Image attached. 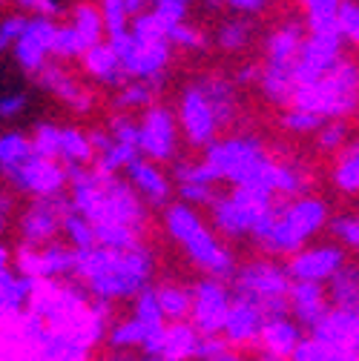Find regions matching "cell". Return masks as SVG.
I'll return each mask as SVG.
<instances>
[{"mask_svg": "<svg viewBox=\"0 0 359 361\" xmlns=\"http://www.w3.org/2000/svg\"><path fill=\"white\" fill-rule=\"evenodd\" d=\"M204 164L216 180H233L236 187L261 190L276 195L279 164L261 149L256 138H230L207 147Z\"/></svg>", "mask_w": 359, "mask_h": 361, "instance_id": "obj_1", "label": "cell"}, {"mask_svg": "<svg viewBox=\"0 0 359 361\" xmlns=\"http://www.w3.org/2000/svg\"><path fill=\"white\" fill-rule=\"evenodd\" d=\"M356 80H359L356 66L342 61L336 69H331L317 83L293 89L290 104H293V109L319 115L322 121L353 115V109H356Z\"/></svg>", "mask_w": 359, "mask_h": 361, "instance_id": "obj_2", "label": "cell"}, {"mask_svg": "<svg viewBox=\"0 0 359 361\" xmlns=\"http://www.w3.org/2000/svg\"><path fill=\"white\" fill-rule=\"evenodd\" d=\"M342 63V37L336 32H310L296 52V61L290 66L293 89L317 83L331 69Z\"/></svg>", "mask_w": 359, "mask_h": 361, "instance_id": "obj_3", "label": "cell"}, {"mask_svg": "<svg viewBox=\"0 0 359 361\" xmlns=\"http://www.w3.org/2000/svg\"><path fill=\"white\" fill-rule=\"evenodd\" d=\"M110 49L115 52L121 72L139 80H161L164 66L170 63V43L158 40V43H139L132 40L129 29L124 35L110 37Z\"/></svg>", "mask_w": 359, "mask_h": 361, "instance_id": "obj_4", "label": "cell"}, {"mask_svg": "<svg viewBox=\"0 0 359 361\" xmlns=\"http://www.w3.org/2000/svg\"><path fill=\"white\" fill-rule=\"evenodd\" d=\"M18 190H26V192H35L37 198H49V195H58L61 187L66 184V175H64V166L55 164V161H47V158H37L32 155L26 164H20L15 172L6 175Z\"/></svg>", "mask_w": 359, "mask_h": 361, "instance_id": "obj_5", "label": "cell"}, {"mask_svg": "<svg viewBox=\"0 0 359 361\" xmlns=\"http://www.w3.org/2000/svg\"><path fill=\"white\" fill-rule=\"evenodd\" d=\"M66 212H72V204H69L66 195L58 192V195H49V198H40L20 221L26 244H40V241L52 238Z\"/></svg>", "mask_w": 359, "mask_h": 361, "instance_id": "obj_6", "label": "cell"}, {"mask_svg": "<svg viewBox=\"0 0 359 361\" xmlns=\"http://www.w3.org/2000/svg\"><path fill=\"white\" fill-rule=\"evenodd\" d=\"M141 138H139V152H144L153 161H167L175 152V123L172 115L161 106L147 109L141 121Z\"/></svg>", "mask_w": 359, "mask_h": 361, "instance_id": "obj_7", "label": "cell"}, {"mask_svg": "<svg viewBox=\"0 0 359 361\" xmlns=\"http://www.w3.org/2000/svg\"><path fill=\"white\" fill-rule=\"evenodd\" d=\"M55 23L49 18H32L23 26V35L15 40V55L26 72H37L47 63V55L52 49V37H55Z\"/></svg>", "mask_w": 359, "mask_h": 361, "instance_id": "obj_8", "label": "cell"}, {"mask_svg": "<svg viewBox=\"0 0 359 361\" xmlns=\"http://www.w3.org/2000/svg\"><path fill=\"white\" fill-rule=\"evenodd\" d=\"M345 264V252L336 247H319V250H307L293 255L290 261V276L296 281L305 284H322L328 279H334L336 273H342Z\"/></svg>", "mask_w": 359, "mask_h": 361, "instance_id": "obj_9", "label": "cell"}, {"mask_svg": "<svg viewBox=\"0 0 359 361\" xmlns=\"http://www.w3.org/2000/svg\"><path fill=\"white\" fill-rule=\"evenodd\" d=\"M182 123H184L190 144H196V147H210L213 144L216 121H213V112H210L199 86H190L184 92V98H182Z\"/></svg>", "mask_w": 359, "mask_h": 361, "instance_id": "obj_10", "label": "cell"}, {"mask_svg": "<svg viewBox=\"0 0 359 361\" xmlns=\"http://www.w3.org/2000/svg\"><path fill=\"white\" fill-rule=\"evenodd\" d=\"M35 75H37V80H40L43 89H49L52 95H58V98H61L64 104H69L72 109H78V112H89V109H93V95L83 92V89H81L61 66L43 63Z\"/></svg>", "mask_w": 359, "mask_h": 361, "instance_id": "obj_11", "label": "cell"}, {"mask_svg": "<svg viewBox=\"0 0 359 361\" xmlns=\"http://www.w3.org/2000/svg\"><path fill=\"white\" fill-rule=\"evenodd\" d=\"M184 247H187V252L193 255V261L201 264L207 273H213V276H218V279H224V276H230V273H233V261H230V255L224 252V250L218 247V241L204 230V224H201V227L184 241Z\"/></svg>", "mask_w": 359, "mask_h": 361, "instance_id": "obj_12", "label": "cell"}, {"mask_svg": "<svg viewBox=\"0 0 359 361\" xmlns=\"http://www.w3.org/2000/svg\"><path fill=\"white\" fill-rule=\"evenodd\" d=\"M201 89V95L213 112V121H216V129L221 126H228L233 121V112H236V98H233V86L230 80H224V78H207L199 83Z\"/></svg>", "mask_w": 359, "mask_h": 361, "instance_id": "obj_13", "label": "cell"}, {"mask_svg": "<svg viewBox=\"0 0 359 361\" xmlns=\"http://www.w3.org/2000/svg\"><path fill=\"white\" fill-rule=\"evenodd\" d=\"M305 40V29L299 23H288L267 40V66H293L296 52Z\"/></svg>", "mask_w": 359, "mask_h": 361, "instance_id": "obj_14", "label": "cell"}, {"mask_svg": "<svg viewBox=\"0 0 359 361\" xmlns=\"http://www.w3.org/2000/svg\"><path fill=\"white\" fill-rule=\"evenodd\" d=\"M126 172H129V180H132V184L139 187V192H144L153 204H164V201H167V195H170V184H167V178H164V172H161L158 166H153V164L136 158V161L126 166Z\"/></svg>", "mask_w": 359, "mask_h": 361, "instance_id": "obj_15", "label": "cell"}, {"mask_svg": "<svg viewBox=\"0 0 359 361\" xmlns=\"http://www.w3.org/2000/svg\"><path fill=\"white\" fill-rule=\"evenodd\" d=\"M83 66L89 75H95L98 80L104 83H124V72H121V63L115 58V52L110 49V43H95L93 49H86L83 52Z\"/></svg>", "mask_w": 359, "mask_h": 361, "instance_id": "obj_16", "label": "cell"}, {"mask_svg": "<svg viewBox=\"0 0 359 361\" xmlns=\"http://www.w3.org/2000/svg\"><path fill=\"white\" fill-rule=\"evenodd\" d=\"M78 40H81V49H93L95 43H101V35H104V23H101V15L93 4H78L75 12H72V26H69Z\"/></svg>", "mask_w": 359, "mask_h": 361, "instance_id": "obj_17", "label": "cell"}, {"mask_svg": "<svg viewBox=\"0 0 359 361\" xmlns=\"http://www.w3.org/2000/svg\"><path fill=\"white\" fill-rule=\"evenodd\" d=\"M32 144L26 135L20 132H9V135H0V172L9 175L15 172L20 164H26L32 158Z\"/></svg>", "mask_w": 359, "mask_h": 361, "instance_id": "obj_18", "label": "cell"}, {"mask_svg": "<svg viewBox=\"0 0 359 361\" xmlns=\"http://www.w3.org/2000/svg\"><path fill=\"white\" fill-rule=\"evenodd\" d=\"M261 89L264 95L276 101V104H290V95H293V78H290V66H267L261 75Z\"/></svg>", "mask_w": 359, "mask_h": 361, "instance_id": "obj_19", "label": "cell"}, {"mask_svg": "<svg viewBox=\"0 0 359 361\" xmlns=\"http://www.w3.org/2000/svg\"><path fill=\"white\" fill-rule=\"evenodd\" d=\"M58 158H64L66 164L86 166L89 161H93V147H89V138L83 132H78V129H61Z\"/></svg>", "mask_w": 359, "mask_h": 361, "instance_id": "obj_20", "label": "cell"}, {"mask_svg": "<svg viewBox=\"0 0 359 361\" xmlns=\"http://www.w3.org/2000/svg\"><path fill=\"white\" fill-rule=\"evenodd\" d=\"M302 4L307 9L310 32H336V9L342 0H302Z\"/></svg>", "mask_w": 359, "mask_h": 361, "instance_id": "obj_21", "label": "cell"}, {"mask_svg": "<svg viewBox=\"0 0 359 361\" xmlns=\"http://www.w3.org/2000/svg\"><path fill=\"white\" fill-rule=\"evenodd\" d=\"M199 227H201V221H199V215H196L190 207L175 204V207L167 209V230L172 233V238H178L182 244H184Z\"/></svg>", "mask_w": 359, "mask_h": 361, "instance_id": "obj_22", "label": "cell"}, {"mask_svg": "<svg viewBox=\"0 0 359 361\" xmlns=\"http://www.w3.org/2000/svg\"><path fill=\"white\" fill-rule=\"evenodd\" d=\"M334 178H336V187L342 192H356L359 190V149L356 147H348V152H342Z\"/></svg>", "mask_w": 359, "mask_h": 361, "instance_id": "obj_23", "label": "cell"}, {"mask_svg": "<svg viewBox=\"0 0 359 361\" xmlns=\"http://www.w3.org/2000/svg\"><path fill=\"white\" fill-rule=\"evenodd\" d=\"M164 80V78H161ZM161 80H139L121 89V95L115 98L118 106H147L153 101V95L161 89Z\"/></svg>", "mask_w": 359, "mask_h": 361, "instance_id": "obj_24", "label": "cell"}, {"mask_svg": "<svg viewBox=\"0 0 359 361\" xmlns=\"http://www.w3.org/2000/svg\"><path fill=\"white\" fill-rule=\"evenodd\" d=\"M61 227L69 233V238H72V244L78 247V252L93 250V244H95L93 224H89L83 215H78V212H66V215H64V221H61Z\"/></svg>", "mask_w": 359, "mask_h": 361, "instance_id": "obj_25", "label": "cell"}, {"mask_svg": "<svg viewBox=\"0 0 359 361\" xmlns=\"http://www.w3.org/2000/svg\"><path fill=\"white\" fill-rule=\"evenodd\" d=\"M58 141H61V129L49 126V123H40L35 129V138H29L32 152L47 161H58Z\"/></svg>", "mask_w": 359, "mask_h": 361, "instance_id": "obj_26", "label": "cell"}, {"mask_svg": "<svg viewBox=\"0 0 359 361\" xmlns=\"http://www.w3.org/2000/svg\"><path fill=\"white\" fill-rule=\"evenodd\" d=\"M155 304H158V312H161V315H172V319H182V315L193 307L190 295H187L184 290H178V287H164V290H158Z\"/></svg>", "mask_w": 359, "mask_h": 361, "instance_id": "obj_27", "label": "cell"}, {"mask_svg": "<svg viewBox=\"0 0 359 361\" xmlns=\"http://www.w3.org/2000/svg\"><path fill=\"white\" fill-rule=\"evenodd\" d=\"M101 23H104V32L110 37L115 35H124L126 32V23H129V15H126V6L124 0H101Z\"/></svg>", "mask_w": 359, "mask_h": 361, "instance_id": "obj_28", "label": "cell"}, {"mask_svg": "<svg viewBox=\"0 0 359 361\" xmlns=\"http://www.w3.org/2000/svg\"><path fill=\"white\" fill-rule=\"evenodd\" d=\"M129 35H132V40H139V43H158V40H167V29L158 23V18H155L153 12L136 15V23H132Z\"/></svg>", "mask_w": 359, "mask_h": 361, "instance_id": "obj_29", "label": "cell"}, {"mask_svg": "<svg viewBox=\"0 0 359 361\" xmlns=\"http://www.w3.org/2000/svg\"><path fill=\"white\" fill-rule=\"evenodd\" d=\"M136 158H139V149H136V147H124V144H115V141H112V147H110L107 152H101V158H98L95 166H98L101 172L115 175V169H126Z\"/></svg>", "mask_w": 359, "mask_h": 361, "instance_id": "obj_30", "label": "cell"}, {"mask_svg": "<svg viewBox=\"0 0 359 361\" xmlns=\"http://www.w3.org/2000/svg\"><path fill=\"white\" fill-rule=\"evenodd\" d=\"M336 32L339 37L356 43L359 37V6H356V0H342L339 9H336Z\"/></svg>", "mask_w": 359, "mask_h": 361, "instance_id": "obj_31", "label": "cell"}, {"mask_svg": "<svg viewBox=\"0 0 359 361\" xmlns=\"http://www.w3.org/2000/svg\"><path fill=\"white\" fill-rule=\"evenodd\" d=\"M187 6H190V0H155L153 15H155L158 23L170 32L172 26L184 23V18H187Z\"/></svg>", "mask_w": 359, "mask_h": 361, "instance_id": "obj_32", "label": "cell"}, {"mask_svg": "<svg viewBox=\"0 0 359 361\" xmlns=\"http://www.w3.org/2000/svg\"><path fill=\"white\" fill-rule=\"evenodd\" d=\"M218 43H221V49H245L250 43V23L245 20L224 23L218 32Z\"/></svg>", "mask_w": 359, "mask_h": 361, "instance_id": "obj_33", "label": "cell"}, {"mask_svg": "<svg viewBox=\"0 0 359 361\" xmlns=\"http://www.w3.org/2000/svg\"><path fill=\"white\" fill-rule=\"evenodd\" d=\"M49 55H58V58H78V55H83L81 40H78V35H75L69 26H58V29H55Z\"/></svg>", "mask_w": 359, "mask_h": 361, "instance_id": "obj_34", "label": "cell"}, {"mask_svg": "<svg viewBox=\"0 0 359 361\" xmlns=\"http://www.w3.org/2000/svg\"><path fill=\"white\" fill-rule=\"evenodd\" d=\"M139 138H141V129H139V123L132 121L129 115H115L112 118V141L115 144L139 149Z\"/></svg>", "mask_w": 359, "mask_h": 361, "instance_id": "obj_35", "label": "cell"}, {"mask_svg": "<svg viewBox=\"0 0 359 361\" xmlns=\"http://www.w3.org/2000/svg\"><path fill=\"white\" fill-rule=\"evenodd\" d=\"M167 43H175V47H184V49H204L207 37L196 29V26H187V23H178L167 32Z\"/></svg>", "mask_w": 359, "mask_h": 361, "instance_id": "obj_36", "label": "cell"}, {"mask_svg": "<svg viewBox=\"0 0 359 361\" xmlns=\"http://www.w3.org/2000/svg\"><path fill=\"white\" fill-rule=\"evenodd\" d=\"M285 129L290 132H310V129H322V118L319 115H310V112H302V109H290L285 118H282Z\"/></svg>", "mask_w": 359, "mask_h": 361, "instance_id": "obj_37", "label": "cell"}, {"mask_svg": "<svg viewBox=\"0 0 359 361\" xmlns=\"http://www.w3.org/2000/svg\"><path fill=\"white\" fill-rule=\"evenodd\" d=\"M345 135H348V129H345L342 121L322 123V129H319V147H322V149H336V147H342Z\"/></svg>", "mask_w": 359, "mask_h": 361, "instance_id": "obj_38", "label": "cell"}, {"mask_svg": "<svg viewBox=\"0 0 359 361\" xmlns=\"http://www.w3.org/2000/svg\"><path fill=\"white\" fill-rule=\"evenodd\" d=\"M23 26H26V20L23 18H6L4 23H0V47H12V43L23 35Z\"/></svg>", "mask_w": 359, "mask_h": 361, "instance_id": "obj_39", "label": "cell"}, {"mask_svg": "<svg viewBox=\"0 0 359 361\" xmlns=\"http://www.w3.org/2000/svg\"><path fill=\"white\" fill-rule=\"evenodd\" d=\"M182 198L190 201V204H210L213 201V187L207 184H182Z\"/></svg>", "mask_w": 359, "mask_h": 361, "instance_id": "obj_40", "label": "cell"}, {"mask_svg": "<svg viewBox=\"0 0 359 361\" xmlns=\"http://www.w3.org/2000/svg\"><path fill=\"white\" fill-rule=\"evenodd\" d=\"M334 233L342 238V241H348V247H356V241H359V227H356V218H336L334 221Z\"/></svg>", "mask_w": 359, "mask_h": 361, "instance_id": "obj_41", "label": "cell"}, {"mask_svg": "<svg viewBox=\"0 0 359 361\" xmlns=\"http://www.w3.org/2000/svg\"><path fill=\"white\" fill-rule=\"evenodd\" d=\"M18 4L29 12H37V18H49V20L61 12V6L55 4V0H18Z\"/></svg>", "mask_w": 359, "mask_h": 361, "instance_id": "obj_42", "label": "cell"}, {"mask_svg": "<svg viewBox=\"0 0 359 361\" xmlns=\"http://www.w3.org/2000/svg\"><path fill=\"white\" fill-rule=\"evenodd\" d=\"M23 106H26V95H20V92L4 95L0 98V118H15L18 112H23Z\"/></svg>", "mask_w": 359, "mask_h": 361, "instance_id": "obj_43", "label": "cell"}, {"mask_svg": "<svg viewBox=\"0 0 359 361\" xmlns=\"http://www.w3.org/2000/svg\"><path fill=\"white\" fill-rule=\"evenodd\" d=\"M224 4L236 12H261L267 0H224Z\"/></svg>", "mask_w": 359, "mask_h": 361, "instance_id": "obj_44", "label": "cell"}, {"mask_svg": "<svg viewBox=\"0 0 359 361\" xmlns=\"http://www.w3.org/2000/svg\"><path fill=\"white\" fill-rule=\"evenodd\" d=\"M259 75H261V69H256V66H242L239 75H236V80H239V83H250V80H256Z\"/></svg>", "mask_w": 359, "mask_h": 361, "instance_id": "obj_45", "label": "cell"}, {"mask_svg": "<svg viewBox=\"0 0 359 361\" xmlns=\"http://www.w3.org/2000/svg\"><path fill=\"white\" fill-rule=\"evenodd\" d=\"M124 6H126V15H141L147 0H124Z\"/></svg>", "mask_w": 359, "mask_h": 361, "instance_id": "obj_46", "label": "cell"}, {"mask_svg": "<svg viewBox=\"0 0 359 361\" xmlns=\"http://www.w3.org/2000/svg\"><path fill=\"white\" fill-rule=\"evenodd\" d=\"M6 261H9V255H6V250H4V247H0V276L6 273Z\"/></svg>", "mask_w": 359, "mask_h": 361, "instance_id": "obj_47", "label": "cell"}, {"mask_svg": "<svg viewBox=\"0 0 359 361\" xmlns=\"http://www.w3.org/2000/svg\"><path fill=\"white\" fill-rule=\"evenodd\" d=\"M9 207H12V201H9L6 195H0V215H6V212H9Z\"/></svg>", "mask_w": 359, "mask_h": 361, "instance_id": "obj_48", "label": "cell"}, {"mask_svg": "<svg viewBox=\"0 0 359 361\" xmlns=\"http://www.w3.org/2000/svg\"><path fill=\"white\" fill-rule=\"evenodd\" d=\"M4 227H6V215H0V233H4Z\"/></svg>", "mask_w": 359, "mask_h": 361, "instance_id": "obj_49", "label": "cell"}, {"mask_svg": "<svg viewBox=\"0 0 359 361\" xmlns=\"http://www.w3.org/2000/svg\"><path fill=\"white\" fill-rule=\"evenodd\" d=\"M0 52H4V47H0Z\"/></svg>", "mask_w": 359, "mask_h": 361, "instance_id": "obj_50", "label": "cell"}]
</instances>
